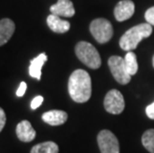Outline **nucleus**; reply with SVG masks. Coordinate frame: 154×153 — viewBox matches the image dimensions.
Listing matches in <instances>:
<instances>
[{
	"label": "nucleus",
	"instance_id": "nucleus-1",
	"mask_svg": "<svg viewBox=\"0 0 154 153\" xmlns=\"http://www.w3.org/2000/svg\"><path fill=\"white\" fill-rule=\"evenodd\" d=\"M68 90L74 102L83 103L90 99L91 96V80L88 72L76 70L69 79Z\"/></svg>",
	"mask_w": 154,
	"mask_h": 153
},
{
	"label": "nucleus",
	"instance_id": "nucleus-2",
	"mask_svg": "<svg viewBox=\"0 0 154 153\" xmlns=\"http://www.w3.org/2000/svg\"><path fill=\"white\" fill-rule=\"evenodd\" d=\"M152 34V26L145 23L139 24L134 27L130 28L125 33L122 35V37L119 40V46L124 51L130 52L136 49L138 44L143 39L148 38Z\"/></svg>",
	"mask_w": 154,
	"mask_h": 153
},
{
	"label": "nucleus",
	"instance_id": "nucleus-3",
	"mask_svg": "<svg viewBox=\"0 0 154 153\" xmlns=\"http://www.w3.org/2000/svg\"><path fill=\"white\" fill-rule=\"evenodd\" d=\"M77 57L82 63L91 69L97 70L101 65V60L99 52L91 43L82 41L79 42L75 48Z\"/></svg>",
	"mask_w": 154,
	"mask_h": 153
},
{
	"label": "nucleus",
	"instance_id": "nucleus-4",
	"mask_svg": "<svg viewBox=\"0 0 154 153\" xmlns=\"http://www.w3.org/2000/svg\"><path fill=\"white\" fill-rule=\"evenodd\" d=\"M90 31L93 37L100 44L107 43L113 35L112 25L106 19L97 18L91 23Z\"/></svg>",
	"mask_w": 154,
	"mask_h": 153
},
{
	"label": "nucleus",
	"instance_id": "nucleus-5",
	"mask_svg": "<svg viewBox=\"0 0 154 153\" xmlns=\"http://www.w3.org/2000/svg\"><path fill=\"white\" fill-rule=\"evenodd\" d=\"M109 67L114 80L119 84H127L130 82L131 76L126 71L124 58L119 56H111L109 59Z\"/></svg>",
	"mask_w": 154,
	"mask_h": 153
},
{
	"label": "nucleus",
	"instance_id": "nucleus-6",
	"mask_svg": "<svg viewBox=\"0 0 154 153\" xmlns=\"http://www.w3.org/2000/svg\"><path fill=\"white\" fill-rule=\"evenodd\" d=\"M104 109L107 112L112 115H119L124 109V99L119 90H111L106 93L103 100Z\"/></svg>",
	"mask_w": 154,
	"mask_h": 153
},
{
	"label": "nucleus",
	"instance_id": "nucleus-7",
	"mask_svg": "<svg viewBox=\"0 0 154 153\" xmlns=\"http://www.w3.org/2000/svg\"><path fill=\"white\" fill-rule=\"evenodd\" d=\"M97 143L101 153H119V143L109 130H101L97 135Z\"/></svg>",
	"mask_w": 154,
	"mask_h": 153
},
{
	"label": "nucleus",
	"instance_id": "nucleus-8",
	"mask_svg": "<svg viewBox=\"0 0 154 153\" xmlns=\"http://www.w3.org/2000/svg\"><path fill=\"white\" fill-rule=\"evenodd\" d=\"M135 6L130 0H121L116 4L114 8V17L119 22L128 20L134 14Z\"/></svg>",
	"mask_w": 154,
	"mask_h": 153
},
{
	"label": "nucleus",
	"instance_id": "nucleus-9",
	"mask_svg": "<svg viewBox=\"0 0 154 153\" xmlns=\"http://www.w3.org/2000/svg\"><path fill=\"white\" fill-rule=\"evenodd\" d=\"M51 14H55L60 17L71 18L75 15V7L71 0H58L56 4L50 7Z\"/></svg>",
	"mask_w": 154,
	"mask_h": 153
},
{
	"label": "nucleus",
	"instance_id": "nucleus-10",
	"mask_svg": "<svg viewBox=\"0 0 154 153\" xmlns=\"http://www.w3.org/2000/svg\"><path fill=\"white\" fill-rule=\"evenodd\" d=\"M17 137L23 142H30L36 137V131L28 120H22L16 126Z\"/></svg>",
	"mask_w": 154,
	"mask_h": 153
},
{
	"label": "nucleus",
	"instance_id": "nucleus-11",
	"mask_svg": "<svg viewBox=\"0 0 154 153\" xmlns=\"http://www.w3.org/2000/svg\"><path fill=\"white\" fill-rule=\"evenodd\" d=\"M42 119L46 123L50 124L52 126H58L61 124H64L68 119V115L66 112L63 110H49V112L43 113Z\"/></svg>",
	"mask_w": 154,
	"mask_h": 153
},
{
	"label": "nucleus",
	"instance_id": "nucleus-12",
	"mask_svg": "<svg viewBox=\"0 0 154 153\" xmlns=\"http://www.w3.org/2000/svg\"><path fill=\"white\" fill-rule=\"evenodd\" d=\"M47 24L49 28L55 33H66L70 30L71 24L67 20L61 19L60 16L51 14L47 17Z\"/></svg>",
	"mask_w": 154,
	"mask_h": 153
},
{
	"label": "nucleus",
	"instance_id": "nucleus-13",
	"mask_svg": "<svg viewBox=\"0 0 154 153\" xmlns=\"http://www.w3.org/2000/svg\"><path fill=\"white\" fill-rule=\"evenodd\" d=\"M15 31V24L11 19L4 18L0 20V46L10 40Z\"/></svg>",
	"mask_w": 154,
	"mask_h": 153
},
{
	"label": "nucleus",
	"instance_id": "nucleus-14",
	"mask_svg": "<svg viewBox=\"0 0 154 153\" xmlns=\"http://www.w3.org/2000/svg\"><path fill=\"white\" fill-rule=\"evenodd\" d=\"M48 57L45 53H42L38 57L34 58L30 62V66H29V75L32 78H35L37 80H41L42 75V68L44 64L47 62Z\"/></svg>",
	"mask_w": 154,
	"mask_h": 153
},
{
	"label": "nucleus",
	"instance_id": "nucleus-15",
	"mask_svg": "<svg viewBox=\"0 0 154 153\" xmlns=\"http://www.w3.org/2000/svg\"><path fill=\"white\" fill-rule=\"evenodd\" d=\"M31 153H59V146L53 141L39 143L32 147Z\"/></svg>",
	"mask_w": 154,
	"mask_h": 153
},
{
	"label": "nucleus",
	"instance_id": "nucleus-16",
	"mask_svg": "<svg viewBox=\"0 0 154 153\" xmlns=\"http://www.w3.org/2000/svg\"><path fill=\"white\" fill-rule=\"evenodd\" d=\"M124 63H125L126 71L130 76H133L138 71V64H137L136 55L132 51L127 52V54L124 57Z\"/></svg>",
	"mask_w": 154,
	"mask_h": 153
},
{
	"label": "nucleus",
	"instance_id": "nucleus-17",
	"mask_svg": "<svg viewBox=\"0 0 154 153\" xmlns=\"http://www.w3.org/2000/svg\"><path fill=\"white\" fill-rule=\"evenodd\" d=\"M142 144L150 153H154V129H148L143 133Z\"/></svg>",
	"mask_w": 154,
	"mask_h": 153
},
{
	"label": "nucleus",
	"instance_id": "nucleus-18",
	"mask_svg": "<svg viewBox=\"0 0 154 153\" xmlns=\"http://www.w3.org/2000/svg\"><path fill=\"white\" fill-rule=\"evenodd\" d=\"M144 17H145L147 23L150 24L151 26H154V6L153 7H150L149 9H147Z\"/></svg>",
	"mask_w": 154,
	"mask_h": 153
},
{
	"label": "nucleus",
	"instance_id": "nucleus-19",
	"mask_svg": "<svg viewBox=\"0 0 154 153\" xmlns=\"http://www.w3.org/2000/svg\"><path fill=\"white\" fill-rule=\"evenodd\" d=\"M44 102V97L42 96H35L33 100L31 102V109H38L39 106H40L42 105V103Z\"/></svg>",
	"mask_w": 154,
	"mask_h": 153
},
{
	"label": "nucleus",
	"instance_id": "nucleus-20",
	"mask_svg": "<svg viewBox=\"0 0 154 153\" xmlns=\"http://www.w3.org/2000/svg\"><path fill=\"white\" fill-rule=\"evenodd\" d=\"M26 90H27V84H26L25 82H21L20 86H19L17 92H16V96L21 97L24 96V93L26 92Z\"/></svg>",
	"mask_w": 154,
	"mask_h": 153
},
{
	"label": "nucleus",
	"instance_id": "nucleus-21",
	"mask_svg": "<svg viewBox=\"0 0 154 153\" xmlns=\"http://www.w3.org/2000/svg\"><path fill=\"white\" fill-rule=\"evenodd\" d=\"M6 123V115L1 107H0V132L2 131V129L4 128Z\"/></svg>",
	"mask_w": 154,
	"mask_h": 153
},
{
	"label": "nucleus",
	"instance_id": "nucleus-22",
	"mask_svg": "<svg viewBox=\"0 0 154 153\" xmlns=\"http://www.w3.org/2000/svg\"><path fill=\"white\" fill-rule=\"evenodd\" d=\"M145 112H146V115L148 116L150 119H154V103H152L151 105H149L146 107Z\"/></svg>",
	"mask_w": 154,
	"mask_h": 153
},
{
	"label": "nucleus",
	"instance_id": "nucleus-23",
	"mask_svg": "<svg viewBox=\"0 0 154 153\" xmlns=\"http://www.w3.org/2000/svg\"><path fill=\"white\" fill-rule=\"evenodd\" d=\"M152 64H153V68H154V56H153V59H152Z\"/></svg>",
	"mask_w": 154,
	"mask_h": 153
}]
</instances>
